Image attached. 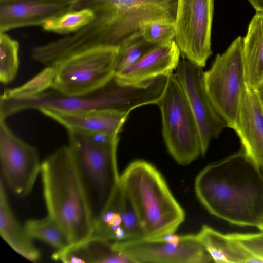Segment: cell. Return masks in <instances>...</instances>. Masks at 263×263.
<instances>
[{"instance_id": "obj_1", "label": "cell", "mask_w": 263, "mask_h": 263, "mask_svg": "<svg viewBox=\"0 0 263 263\" xmlns=\"http://www.w3.org/2000/svg\"><path fill=\"white\" fill-rule=\"evenodd\" d=\"M195 189L213 215L257 227L263 214V173L243 151L206 166L197 176Z\"/></svg>"}, {"instance_id": "obj_2", "label": "cell", "mask_w": 263, "mask_h": 263, "mask_svg": "<svg viewBox=\"0 0 263 263\" xmlns=\"http://www.w3.org/2000/svg\"><path fill=\"white\" fill-rule=\"evenodd\" d=\"M69 10L92 9L93 20L80 31L88 48L118 47L151 22L174 24L178 0H50Z\"/></svg>"}, {"instance_id": "obj_3", "label": "cell", "mask_w": 263, "mask_h": 263, "mask_svg": "<svg viewBox=\"0 0 263 263\" xmlns=\"http://www.w3.org/2000/svg\"><path fill=\"white\" fill-rule=\"evenodd\" d=\"M40 174L48 215L63 229L70 245L87 239L92 231L91 215L69 146L47 156Z\"/></svg>"}, {"instance_id": "obj_4", "label": "cell", "mask_w": 263, "mask_h": 263, "mask_svg": "<svg viewBox=\"0 0 263 263\" xmlns=\"http://www.w3.org/2000/svg\"><path fill=\"white\" fill-rule=\"evenodd\" d=\"M119 184L138 215L145 238L174 233L185 214L160 173L141 160L132 162L120 176Z\"/></svg>"}, {"instance_id": "obj_5", "label": "cell", "mask_w": 263, "mask_h": 263, "mask_svg": "<svg viewBox=\"0 0 263 263\" xmlns=\"http://www.w3.org/2000/svg\"><path fill=\"white\" fill-rule=\"evenodd\" d=\"M69 147L85 192L92 224L112 198L120 182L118 135L68 130Z\"/></svg>"}, {"instance_id": "obj_6", "label": "cell", "mask_w": 263, "mask_h": 263, "mask_svg": "<svg viewBox=\"0 0 263 263\" xmlns=\"http://www.w3.org/2000/svg\"><path fill=\"white\" fill-rule=\"evenodd\" d=\"M153 97L148 84H124L114 77L101 89L85 95L67 96L52 89L27 98L0 99V119L5 120L26 109H51L67 112L107 109L129 114L137 107L151 104Z\"/></svg>"}, {"instance_id": "obj_7", "label": "cell", "mask_w": 263, "mask_h": 263, "mask_svg": "<svg viewBox=\"0 0 263 263\" xmlns=\"http://www.w3.org/2000/svg\"><path fill=\"white\" fill-rule=\"evenodd\" d=\"M161 115L162 135L175 160L188 164L201 154L197 122L175 74L168 77L165 90L157 103Z\"/></svg>"}, {"instance_id": "obj_8", "label": "cell", "mask_w": 263, "mask_h": 263, "mask_svg": "<svg viewBox=\"0 0 263 263\" xmlns=\"http://www.w3.org/2000/svg\"><path fill=\"white\" fill-rule=\"evenodd\" d=\"M118 47L91 48L64 58L54 69L52 88L67 96H82L106 86L114 77Z\"/></svg>"}, {"instance_id": "obj_9", "label": "cell", "mask_w": 263, "mask_h": 263, "mask_svg": "<svg viewBox=\"0 0 263 263\" xmlns=\"http://www.w3.org/2000/svg\"><path fill=\"white\" fill-rule=\"evenodd\" d=\"M244 38L235 39L227 50L215 57L204 72L205 85L216 110L232 128L247 86L243 59Z\"/></svg>"}, {"instance_id": "obj_10", "label": "cell", "mask_w": 263, "mask_h": 263, "mask_svg": "<svg viewBox=\"0 0 263 263\" xmlns=\"http://www.w3.org/2000/svg\"><path fill=\"white\" fill-rule=\"evenodd\" d=\"M114 247L132 262H213L196 235L172 233L157 238L114 242Z\"/></svg>"}, {"instance_id": "obj_11", "label": "cell", "mask_w": 263, "mask_h": 263, "mask_svg": "<svg viewBox=\"0 0 263 263\" xmlns=\"http://www.w3.org/2000/svg\"><path fill=\"white\" fill-rule=\"evenodd\" d=\"M213 12L214 0H178L174 41L183 59L202 68L212 53Z\"/></svg>"}, {"instance_id": "obj_12", "label": "cell", "mask_w": 263, "mask_h": 263, "mask_svg": "<svg viewBox=\"0 0 263 263\" xmlns=\"http://www.w3.org/2000/svg\"><path fill=\"white\" fill-rule=\"evenodd\" d=\"M1 178L10 190L21 197L28 195L41 172L37 149L16 136L0 119Z\"/></svg>"}, {"instance_id": "obj_13", "label": "cell", "mask_w": 263, "mask_h": 263, "mask_svg": "<svg viewBox=\"0 0 263 263\" xmlns=\"http://www.w3.org/2000/svg\"><path fill=\"white\" fill-rule=\"evenodd\" d=\"M202 68L184 59L180 61L175 74L184 91L197 122L201 154L204 155L211 141L218 137L228 127L208 93Z\"/></svg>"}, {"instance_id": "obj_14", "label": "cell", "mask_w": 263, "mask_h": 263, "mask_svg": "<svg viewBox=\"0 0 263 263\" xmlns=\"http://www.w3.org/2000/svg\"><path fill=\"white\" fill-rule=\"evenodd\" d=\"M242 151L259 167H263V104L257 90L247 84L232 128Z\"/></svg>"}, {"instance_id": "obj_15", "label": "cell", "mask_w": 263, "mask_h": 263, "mask_svg": "<svg viewBox=\"0 0 263 263\" xmlns=\"http://www.w3.org/2000/svg\"><path fill=\"white\" fill-rule=\"evenodd\" d=\"M180 50L174 40L158 45L132 66L116 73L124 84H138L161 76H168L180 61Z\"/></svg>"}, {"instance_id": "obj_16", "label": "cell", "mask_w": 263, "mask_h": 263, "mask_svg": "<svg viewBox=\"0 0 263 263\" xmlns=\"http://www.w3.org/2000/svg\"><path fill=\"white\" fill-rule=\"evenodd\" d=\"M68 11L66 6L44 0H0V32L41 26L47 20Z\"/></svg>"}, {"instance_id": "obj_17", "label": "cell", "mask_w": 263, "mask_h": 263, "mask_svg": "<svg viewBox=\"0 0 263 263\" xmlns=\"http://www.w3.org/2000/svg\"><path fill=\"white\" fill-rule=\"evenodd\" d=\"M39 111L65 126L67 130L112 135H118L129 115L107 109L83 112H67L51 109H41Z\"/></svg>"}, {"instance_id": "obj_18", "label": "cell", "mask_w": 263, "mask_h": 263, "mask_svg": "<svg viewBox=\"0 0 263 263\" xmlns=\"http://www.w3.org/2000/svg\"><path fill=\"white\" fill-rule=\"evenodd\" d=\"M52 258L65 263L132 262L115 249L113 241L92 237L57 250L52 254Z\"/></svg>"}, {"instance_id": "obj_19", "label": "cell", "mask_w": 263, "mask_h": 263, "mask_svg": "<svg viewBox=\"0 0 263 263\" xmlns=\"http://www.w3.org/2000/svg\"><path fill=\"white\" fill-rule=\"evenodd\" d=\"M0 235L16 252L26 259L36 261L41 253L24 226H22L9 204L3 180L0 183Z\"/></svg>"}, {"instance_id": "obj_20", "label": "cell", "mask_w": 263, "mask_h": 263, "mask_svg": "<svg viewBox=\"0 0 263 263\" xmlns=\"http://www.w3.org/2000/svg\"><path fill=\"white\" fill-rule=\"evenodd\" d=\"M213 262L218 263L258 262L237 242L213 228L204 225L196 235Z\"/></svg>"}, {"instance_id": "obj_21", "label": "cell", "mask_w": 263, "mask_h": 263, "mask_svg": "<svg viewBox=\"0 0 263 263\" xmlns=\"http://www.w3.org/2000/svg\"><path fill=\"white\" fill-rule=\"evenodd\" d=\"M247 84L256 88L263 79V13L256 12L249 23L243 41Z\"/></svg>"}, {"instance_id": "obj_22", "label": "cell", "mask_w": 263, "mask_h": 263, "mask_svg": "<svg viewBox=\"0 0 263 263\" xmlns=\"http://www.w3.org/2000/svg\"><path fill=\"white\" fill-rule=\"evenodd\" d=\"M24 227L30 236L61 250L70 245L69 239L61 226L47 215L41 219L27 220Z\"/></svg>"}, {"instance_id": "obj_23", "label": "cell", "mask_w": 263, "mask_h": 263, "mask_svg": "<svg viewBox=\"0 0 263 263\" xmlns=\"http://www.w3.org/2000/svg\"><path fill=\"white\" fill-rule=\"evenodd\" d=\"M95 16L94 11L89 8L70 11L47 20L41 27L45 31L65 35L84 27Z\"/></svg>"}, {"instance_id": "obj_24", "label": "cell", "mask_w": 263, "mask_h": 263, "mask_svg": "<svg viewBox=\"0 0 263 263\" xmlns=\"http://www.w3.org/2000/svg\"><path fill=\"white\" fill-rule=\"evenodd\" d=\"M156 46L147 42L141 33L126 40L118 47L115 74L136 63Z\"/></svg>"}, {"instance_id": "obj_25", "label": "cell", "mask_w": 263, "mask_h": 263, "mask_svg": "<svg viewBox=\"0 0 263 263\" xmlns=\"http://www.w3.org/2000/svg\"><path fill=\"white\" fill-rule=\"evenodd\" d=\"M54 78V68L46 66L41 72L21 86L6 89L0 99H24L39 95L52 88Z\"/></svg>"}, {"instance_id": "obj_26", "label": "cell", "mask_w": 263, "mask_h": 263, "mask_svg": "<svg viewBox=\"0 0 263 263\" xmlns=\"http://www.w3.org/2000/svg\"><path fill=\"white\" fill-rule=\"evenodd\" d=\"M19 44L6 33L0 32V81L6 84L16 77L19 65Z\"/></svg>"}, {"instance_id": "obj_27", "label": "cell", "mask_w": 263, "mask_h": 263, "mask_svg": "<svg viewBox=\"0 0 263 263\" xmlns=\"http://www.w3.org/2000/svg\"><path fill=\"white\" fill-rule=\"evenodd\" d=\"M118 192L120 196L122 227L126 236V240L145 238L134 206L120 184L118 186Z\"/></svg>"}, {"instance_id": "obj_28", "label": "cell", "mask_w": 263, "mask_h": 263, "mask_svg": "<svg viewBox=\"0 0 263 263\" xmlns=\"http://www.w3.org/2000/svg\"><path fill=\"white\" fill-rule=\"evenodd\" d=\"M140 32L148 42L158 46L174 40V24L165 22H151L145 24Z\"/></svg>"}, {"instance_id": "obj_29", "label": "cell", "mask_w": 263, "mask_h": 263, "mask_svg": "<svg viewBox=\"0 0 263 263\" xmlns=\"http://www.w3.org/2000/svg\"><path fill=\"white\" fill-rule=\"evenodd\" d=\"M258 262H263V231L255 233H234L228 234Z\"/></svg>"}, {"instance_id": "obj_30", "label": "cell", "mask_w": 263, "mask_h": 263, "mask_svg": "<svg viewBox=\"0 0 263 263\" xmlns=\"http://www.w3.org/2000/svg\"><path fill=\"white\" fill-rule=\"evenodd\" d=\"M256 12L263 13V0H248Z\"/></svg>"}, {"instance_id": "obj_31", "label": "cell", "mask_w": 263, "mask_h": 263, "mask_svg": "<svg viewBox=\"0 0 263 263\" xmlns=\"http://www.w3.org/2000/svg\"><path fill=\"white\" fill-rule=\"evenodd\" d=\"M259 98L263 104V79L259 85L256 88Z\"/></svg>"}, {"instance_id": "obj_32", "label": "cell", "mask_w": 263, "mask_h": 263, "mask_svg": "<svg viewBox=\"0 0 263 263\" xmlns=\"http://www.w3.org/2000/svg\"><path fill=\"white\" fill-rule=\"evenodd\" d=\"M257 228L261 231H263V214L259 219Z\"/></svg>"}, {"instance_id": "obj_33", "label": "cell", "mask_w": 263, "mask_h": 263, "mask_svg": "<svg viewBox=\"0 0 263 263\" xmlns=\"http://www.w3.org/2000/svg\"><path fill=\"white\" fill-rule=\"evenodd\" d=\"M261 171H262V172L263 173V167H261Z\"/></svg>"}]
</instances>
